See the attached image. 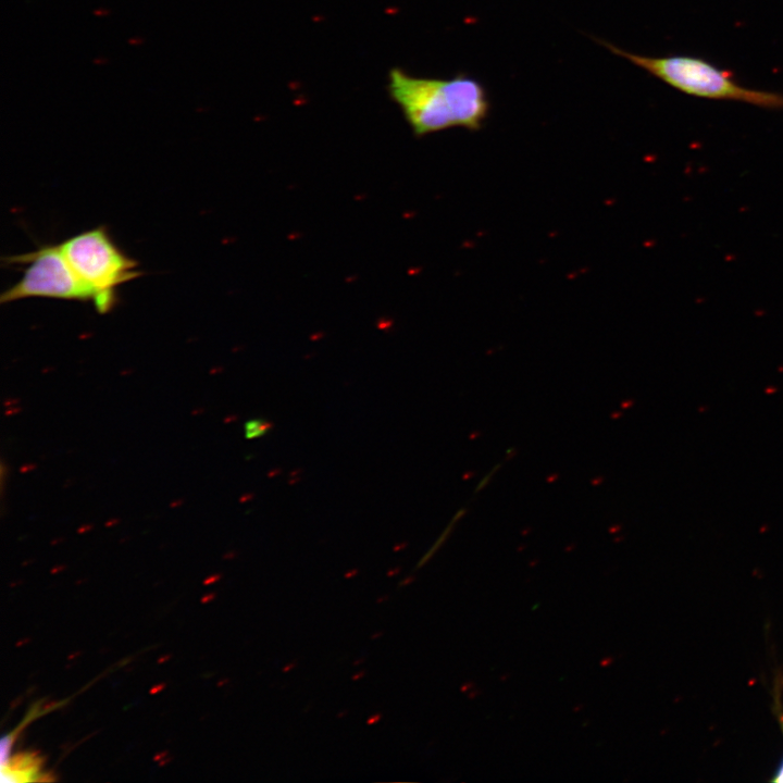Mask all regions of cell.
<instances>
[{"mask_svg":"<svg viewBox=\"0 0 783 783\" xmlns=\"http://www.w3.org/2000/svg\"><path fill=\"white\" fill-rule=\"evenodd\" d=\"M399 571H400L399 568H397V569H395V570H390V571L387 573V575H388V576L396 575Z\"/></svg>","mask_w":783,"mask_h":783,"instance_id":"obj_12","label":"cell"},{"mask_svg":"<svg viewBox=\"0 0 783 783\" xmlns=\"http://www.w3.org/2000/svg\"><path fill=\"white\" fill-rule=\"evenodd\" d=\"M382 634H383V632L375 633V634H373L372 638L373 639L377 638V637L382 636Z\"/></svg>","mask_w":783,"mask_h":783,"instance_id":"obj_15","label":"cell"},{"mask_svg":"<svg viewBox=\"0 0 783 783\" xmlns=\"http://www.w3.org/2000/svg\"><path fill=\"white\" fill-rule=\"evenodd\" d=\"M782 724H783V718H782ZM773 780H774L775 782H783V763H782V766L780 767V769H779V771H778V773H776L775 779H773Z\"/></svg>","mask_w":783,"mask_h":783,"instance_id":"obj_9","label":"cell"},{"mask_svg":"<svg viewBox=\"0 0 783 783\" xmlns=\"http://www.w3.org/2000/svg\"><path fill=\"white\" fill-rule=\"evenodd\" d=\"M295 666H296V663H290V664L284 667L283 671L284 672L290 671V669L294 668Z\"/></svg>","mask_w":783,"mask_h":783,"instance_id":"obj_13","label":"cell"},{"mask_svg":"<svg viewBox=\"0 0 783 783\" xmlns=\"http://www.w3.org/2000/svg\"><path fill=\"white\" fill-rule=\"evenodd\" d=\"M357 572H358L357 570H352L350 572H347L345 576L347 579H350V577L355 576L357 574Z\"/></svg>","mask_w":783,"mask_h":783,"instance_id":"obj_11","label":"cell"},{"mask_svg":"<svg viewBox=\"0 0 783 783\" xmlns=\"http://www.w3.org/2000/svg\"><path fill=\"white\" fill-rule=\"evenodd\" d=\"M364 674H365L364 671H360V672H358V673H356V674L352 675V680H353V681L360 680Z\"/></svg>","mask_w":783,"mask_h":783,"instance_id":"obj_10","label":"cell"},{"mask_svg":"<svg viewBox=\"0 0 783 783\" xmlns=\"http://www.w3.org/2000/svg\"><path fill=\"white\" fill-rule=\"evenodd\" d=\"M13 743L12 734H7L0 741V765L4 766L10 760V751Z\"/></svg>","mask_w":783,"mask_h":783,"instance_id":"obj_6","label":"cell"},{"mask_svg":"<svg viewBox=\"0 0 783 783\" xmlns=\"http://www.w3.org/2000/svg\"><path fill=\"white\" fill-rule=\"evenodd\" d=\"M385 599H388V596L380 597L376 602L381 604V602L385 601Z\"/></svg>","mask_w":783,"mask_h":783,"instance_id":"obj_14","label":"cell"},{"mask_svg":"<svg viewBox=\"0 0 783 783\" xmlns=\"http://www.w3.org/2000/svg\"><path fill=\"white\" fill-rule=\"evenodd\" d=\"M271 428V423L261 418L248 420L244 425L245 437L254 439L265 435Z\"/></svg>","mask_w":783,"mask_h":783,"instance_id":"obj_5","label":"cell"},{"mask_svg":"<svg viewBox=\"0 0 783 783\" xmlns=\"http://www.w3.org/2000/svg\"><path fill=\"white\" fill-rule=\"evenodd\" d=\"M11 262L28 263L21 279L0 295V302L29 297L92 300V293L77 276L60 246H45L15 256Z\"/></svg>","mask_w":783,"mask_h":783,"instance_id":"obj_4","label":"cell"},{"mask_svg":"<svg viewBox=\"0 0 783 783\" xmlns=\"http://www.w3.org/2000/svg\"><path fill=\"white\" fill-rule=\"evenodd\" d=\"M59 246L92 293V301L101 314L114 306L116 287L140 275L137 262L117 248L104 226L77 234Z\"/></svg>","mask_w":783,"mask_h":783,"instance_id":"obj_3","label":"cell"},{"mask_svg":"<svg viewBox=\"0 0 783 783\" xmlns=\"http://www.w3.org/2000/svg\"><path fill=\"white\" fill-rule=\"evenodd\" d=\"M612 53L627 59L669 86L686 95L746 102L765 109H783V94L747 88L738 84L730 71L691 55L648 57L620 49L598 40Z\"/></svg>","mask_w":783,"mask_h":783,"instance_id":"obj_2","label":"cell"},{"mask_svg":"<svg viewBox=\"0 0 783 783\" xmlns=\"http://www.w3.org/2000/svg\"><path fill=\"white\" fill-rule=\"evenodd\" d=\"M381 719H382V714H381V713H374V714H372V716H370V717L368 718L366 724H368V725L375 724V723H377Z\"/></svg>","mask_w":783,"mask_h":783,"instance_id":"obj_7","label":"cell"},{"mask_svg":"<svg viewBox=\"0 0 783 783\" xmlns=\"http://www.w3.org/2000/svg\"><path fill=\"white\" fill-rule=\"evenodd\" d=\"M387 91L417 137L451 127L478 130L492 107L484 85L463 73L446 79L413 76L393 67Z\"/></svg>","mask_w":783,"mask_h":783,"instance_id":"obj_1","label":"cell"},{"mask_svg":"<svg viewBox=\"0 0 783 783\" xmlns=\"http://www.w3.org/2000/svg\"><path fill=\"white\" fill-rule=\"evenodd\" d=\"M413 580H414L413 575L406 576L403 580L400 581V583L398 584V587L408 586L409 584H411L413 582Z\"/></svg>","mask_w":783,"mask_h":783,"instance_id":"obj_8","label":"cell"}]
</instances>
